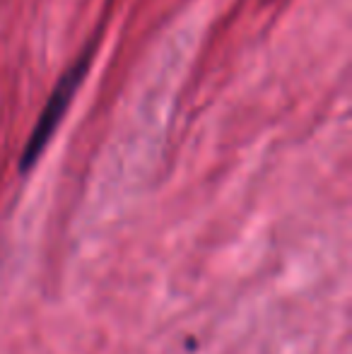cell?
Instances as JSON below:
<instances>
[{
	"mask_svg": "<svg viewBox=\"0 0 352 354\" xmlns=\"http://www.w3.org/2000/svg\"><path fill=\"white\" fill-rule=\"evenodd\" d=\"M92 53H94V44H89L87 51L82 53V56L77 58L71 68H68V73L61 75L56 89H53L51 97H48L46 106H44L41 116H39L37 126H34L32 136H29V140L22 149V157H19V171L22 174L29 171V169L39 162L44 147H46L48 140L53 138V133H56L63 113H66L68 106H71V99L75 97L77 87L82 84V77H85L87 68H89V61H92Z\"/></svg>",
	"mask_w": 352,
	"mask_h": 354,
	"instance_id": "obj_1",
	"label": "cell"
}]
</instances>
